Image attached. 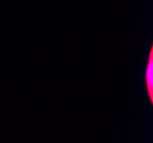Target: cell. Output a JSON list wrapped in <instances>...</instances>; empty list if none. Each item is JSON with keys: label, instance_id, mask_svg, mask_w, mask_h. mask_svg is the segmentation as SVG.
Returning a JSON list of instances; mask_svg holds the SVG:
<instances>
[{"label": "cell", "instance_id": "6da1fadb", "mask_svg": "<svg viewBox=\"0 0 153 143\" xmlns=\"http://www.w3.org/2000/svg\"><path fill=\"white\" fill-rule=\"evenodd\" d=\"M144 80H145V88H146L147 95L150 98L151 103H153V46H151V49L149 53V60H147L146 69H145Z\"/></svg>", "mask_w": 153, "mask_h": 143}]
</instances>
